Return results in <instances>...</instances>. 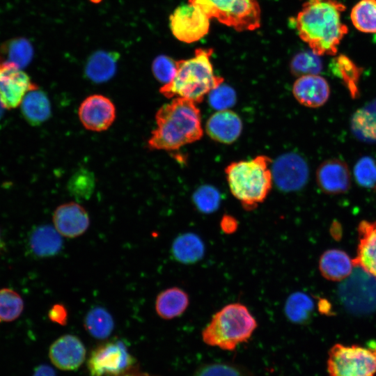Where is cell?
Segmentation results:
<instances>
[{
    "mask_svg": "<svg viewBox=\"0 0 376 376\" xmlns=\"http://www.w3.org/2000/svg\"><path fill=\"white\" fill-rule=\"evenodd\" d=\"M292 91L299 104L309 108L322 107L330 95L327 81L319 75L299 77L293 84Z\"/></svg>",
    "mask_w": 376,
    "mask_h": 376,
    "instance_id": "cell-17",
    "label": "cell"
},
{
    "mask_svg": "<svg viewBox=\"0 0 376 376\" xmlns=\"http://www.w3.org/2000/svg\"><path fill=\"white\" fill-rule=\"evenodd\" d=\"M272 159L266 155L234 162L225 169L233 196L246 210H253L267 197L273 185Z\"/></svg>",
    "mask_w": 376,
    "mask_h": 376,
    "instance_id": "cell-4",
    "label": "cell"
},
{
    "mask_svg": "<svg viewBox=\"0 0 376 376\" xmlns=\"http://www.w3.org/2000/svg\"><path fill=\"white\" fill-rule=\"evenodd\" d=\"M2 247H3V241H2L1 234H0V251H1Z\"/></svg>",
    "mask_w": 376,
    "mask_h": 376,
    "instance_id": "cell-47",
    "label": "cell"
},
{
    "mask_svg": "<svg viewBox=\"0 0 376 376\" xmlns=\"http://www.w3.org/2000/svg\"><path fill=\"white\" fill-rule=\"evenodd\" d=\"M207 95L210 105L217 111L230 109L236 102L235 91L224 83L212 90Z\"/></svg>",
    "mask_w": 376,
    "mask_h": 376,
    "instance_id": "cell-38",
    "label": "cell"
},
{
    "mask_svg": "<svg viewBox=\"0 0 376 376\" xmlns=\"http://www.w3.org/2000/svg\"><path fill=\"white\" fill-rule=\"evenodd\" d=\"M210 20L198 7L188 3L177 7L170 15V29L178 40L191 43L207 34Z\"/></svg>",
    "mask_w": 376,
    "mask_h": 376,
    "instance_id": "cell-10",
    "label": "cell"
},
{
    "mask_svg": "<svg viewBox=\"0 0 376 376\" xmlns=\"http://www.w3.org/2000/svg\"><path fill=\"white\" fill-rule=\"evenodd\" d=\"M314 306L313 299L307 294L295 292L287 298L284 313L291 322L304 324L311 318Z\"/></svg>",
    "mask_w": 376,
    "mask_h": 376,
    "instance_id": "cell-28",
    "label": "cell"
},
{
    "mask_svg": "<svg viewBox=\"0 0 376 376\" xmlns=\"http://www.w3.org/2000/svg\"><path fill=\"white\" fill-rule=\"evenodd\" d=\"M366 107L376 112V101L372 102L371 104H370V105L367 106Z\"/></svg>",
    "mask_w": 376,
    "mask_h": 376,
    "instance_id": "cell-45",
    "label": "cell"
},
{
    "mask_svg": "<svg viewBox=\"0 0 376 376\" xmlns=\"http://www.w3.org/2000/svg\"><path fill=\"white\" fill-rule=\"evenodd\" d=\"M333 73L340 78L352 99L360 95L359 83L363 69L348 56L340 54L336 57L331 64Z\"/></svg>",
    "mask_w": 376,
    "mask_h": 376,
    "instance_id": "cell-26",
    "label": "cell"
},
{
    "mask_svg": "<svg viewBox=\"0 0 376 376\" xmlns=\"http://www.w3.org/2000/svg\"><path fill=\"white\" fill-rule=\"evenodd\" d=\"M86 354L82 341L72 334L60 336L49 349L52 363L58 369L66 371L78 369L84 362Z\"/></svg>",
    "mask_w": 376,
    "mask_h": 376,
    "instance_id": "cell-14",
    "label": "cell"
},
{
    "mask_svg": "<svg viewBox=\"0 0 376 376\" xmlns=\"http://www.w3.org/2000/svg\"><path fill=\"white\" fill-rule=\"evenodd\" d=\"M192 376H255L248 368L233 363H206L198 367Z\"/></svg>",
    "mask_w": 376,
    "mask_h": 376,
    "instance_id": "cell-33",
    "label": "cell"
},
{
    "mask_svg": "<svg viewBox=\"0 0 376 376\" xmlns=\"http://www.w3.org/2000/svg\"><path fill=\"white\" fill-rule=\"evenodd\" d=\"M242 121L237 113L230 109L217 111L205 124L207 134L214 141L230 144L241 134Z\"/></svg>",
    "mask_w": 376,
    "mask_h": 376,
    "instance_id": "cell-18",
    "label": "cell"
},
{
    "mask_svg": "<svg viewBox=\"0 0 376 376\" xmlns=\"http://www.w3.org/2000/svg\"><path fill=\"white\" fill-rule=\"evenodd\" d=\"M136 359L123 341L107 340L96 346L87 359L90 376H119L132 369Z\"/></svg>",
    "mask_w": 376,
    "mask_h": 376,
    "instance_id": "cell-9",
    "label": "cell"
},
{
    "mask_svg": "<svg viewBox=\"0 0 376 376\" xmlns=\"http://www.w3.org/2000/svg\"><path fill=\"white\" fill-rule=\"evenodd\" d=\"M79 120L84 127L91 131L102 132L113 123L116 110L109 98L95 94L87 97L80 104L78 111Z\"/></svg>",
    "mask_w": 376,
    "mask_h": 376,
    "instance_id": "cell-13",
    "label": "cell"
},
{
    "mask_svg": "<svg viewBox=\"0 0 376 376\" xmlns=\"http://www.w3.org/2000/svg\"><path fill=\"white\" fill-rule=\"evenodd\" d=\"M351 130L359 139L376 143V112L367 107L354 112L351 119Z\"/></svg>",
    "mask_w": 376,
    "mask_h": 376,
    "instance_id": "cell-29",
    "label": "cell"
},
{
    "mask_svg": "<svg viewBox=\"0 0 376 376\" xmlns=\"http://www.w3.org/2000/svg\"><path fill=\"white\" fill-rule=\"evenodd\" d=\"M3 108H4V107L3 106V104H2V103H1V102L0 100V117H1V114H2Z\"/></svg>",
    "mask_w": 376,
    "mask_h": 376,
    "instance_id": "cell-46",
    "label": "cell"
},
{
    "mask_svg": "<svg viewBox=\"0 0 376 376\" xmlns=\"http://www.w3.org/2000/svg\"><path fill=\"white\" fill-rule=\"evenodd\" d=\"M351 20L361 32L376 33V0H361L351 10Z\"/></svg>",
    "mask_w": 376,
    "mask_h": 376,
    "instance_id": "cell-30",
    "label": "cell"
},
{
    "mask_svg": "<svg viewBox=\"0 0 376 376\" xmlns=\"http://www.w3.org/2000/svg\"><path fill=\"white\" fill-rule=\"evenodd\" d=\"M154 77L163 85L169 83L175 77L177 71V61L166 56H157L152 65Z\"/></svg>",
    "mask_w": 376,
    "mask_h": 376,
    "instance_id": "cell-39",
    "label": "cell"
},
{
    "mask_svg": "<svg viewBox=\"0 0 376 376\" xmlns=\"http://www.w3.org/2000/svg\"><path fill=\"white\" fill-rule=\"evenodd\" d=\"M202 239L194 233L178 235L172 242L171 253L174 259L182 264L190 265L201 260L205 254Z\"/></svg>",
    "mask_w": 376,
    "mask_h": 376,
    "instance_id": "cell-23",
    "label": "cell"
},
{
    "mask_svg": "<svg viewBox=\"0 0 376 376\" xmlns=\"http://www.w3.org/2000/svg\"><path fill=\"white\" fill-rule=\"evenodd\" d=\"M210 19L237 31H253L260 26L261 11L257 0H189Z\"/></svg>",
    "mask_w": 376,
    "mask_h": 376,
    "instance_id": "cell-6",
    "label": "cell"
},
{
    "mask_svg": "<svg viewBox=\"0 0 376 376\" xmlns=\"http://www.w3.org/2000/svg\"><path fill=\"white\" fill-rule=\"evenodd\" d=\"M344 4L337 0H307L293 19L299 38L318 56H334L347 33L341 22Z\"/></svg>",
    "mask_w": 376,
    "mask_h": 376,
    "instance_id": "cell-1",
    "label": "cell"
},
{
    "mask_svg": "<svg viewBox=\"0 0 376 376\" xmlns=\"http://www.w3.org/2000/svg\"><path fill=\"white\" fill-rule=\"evenodd\" d=\"M189 304V297L184 290L178 287H171L157 295L155 309L161 318L172 320L182 315Z\"/></svg>",
    "mask_w": 376,
    "mask_h": 376,
    "instance_id": "cell-21",
    "label": "cell"
},
{
    "mask_svg": "<svg viewBox=\"0 0 376 376\" xmlns=\"http://www.w3.org/2000/svg\"><path fill=\"white\" fill-rule=\"evenodd\" d=\"M5 51L8 61L15 63L21 69L26 66L33 57V47L26 39L18 38L11 40L6 45Z\"/></svg>",
    "mask_w": 376,
    "mask_h": 376,
    "instance_id": "cell-36",
    "label": "cell"
},
{
    "mask_svg": "<svg viewBox=\"0 0 376 376\" xmlns=\"http://www.w3.org/2000/svg\"><path fill=\"white\" fill-rule=\"evenodd\" d=\"M62 236L50 225H41L36 228L29 237V246L32 253L40 258L56 256L63 247Z\"/></svg>",
    "mask_w": 376,
    "mask_h": 376,
    "instance_id": "cell-22",
    "label": "cell"
},
{
    "mask_svg": "<svg viewBox=\"0 0 376 376\" xmlns=\"http://www.w3.org/2000/svg\"><path fill=\"white\" fill-rule=\"evenodd\" d=\"M353 259L343 251L329 249L324 251L319 260V269L322 276L327 280L342 281L354 269Z\"/></svg>",
    "mask_w": 376,
    "mask_h": 376,
    "instance_id": "cell-20",
    "label": "cell"
},
{
    "mask_svg": "<svg viewBox=\"0 0 376 376\" xmlns=\"http://www.w3.org/2000/svg\"><path fill=\"white\" fill-rule=\"evenodd\" d=\"M120 55L115 52L97 51L88 59L85 74L91 81L102 83L114 75Z\"/></svg>",
    "mask_w": 376,
    "mask_h": 376,
    "instance_id": "cell-24",
    "label": "cell"
},
{
    "mask_svg": "<svg viewBox=\"0 0 376 376\" xmlns=\"http://www.w3.org/2000/svg\"><path fill=\"white\" fill-rule=\"evenodd\" d=\"M354 177L360 186L376 189V162L369 156L361 157L354 167Z\"/></svg>",
    "mask_w": 376,
    "mask_h": 376,
    "instance_id": "cell-37",
    "label": "cell"
},
{
    "mask_svg": "<svg viewBox=\"0 0 376 376\" xmlns=\"http://www.w3.org/2000/svg\"><path fill=\"white\" fill-rule=\"evenodd\" d=\"M338 297L349 313L366 315L376 311V278L354 265L352 273L340 281Z\"/></svg>",
    "mask_w": 376,
    "mask_h": 376,
    "instance_id": "cell-8",
    "label": "cell"
},
{
    "mask_svg": "<svg viewBox=\"0 0 376 376\" xmlns=\"http://www.w3.org/2000/svg\"><path fill=\"white\" fill-rule=\"evenodd\" d=\"M24 309L22 297L10 288L0 289V321L11 322L19 317Z\"/></svg>",
    "mask_w": 376,
    "mask_h": 376,
    "instance_id": "cell-32",
    "label": "cell"
},
{
    "mask_svg": "<svg viewBox=\"0 0 376 376\" xmlns=\"http://www.w3.org/2000/svg\"><path fill=\"white\" fill-rule=\"evenodd\" d=\"M32 376H56V374L52 367L42 364L35 368Z\"/></svg>",
    "mask_w": 376,
    "mask_h": 376,
    "instance_id": "cell-42",
    "label": "cell"
},
{
    "mask_svg": "<svg viewBox=\"0 0 376 376\" xmlns=\"http://www.w3.org/2000/svg\"><path fill=\"white\" fill-rule=\"evenodd\" d=\"M87 332L93 338L102 340L107 338L114 329V321L111 313L104 307L91 308L84 319Z\"/></svg>",
    "mask_w": 376,
    "mask_h": 376,
    "instance_id": "cell-27",
    "label": "cell"
},
{
    "mask_svg": "<svg viewBox=\"0 0 376 376\" xmlns=\"http://www.w3.org/2000/svg\"><path fill=\"white\" fill-rule=\"evenodd\" d=\"M290 70L293 75L298 77L318 75L322 70V63L319 56L313 52H300L292 59Z\"/></svg>",
    "mask_w": 376,
    "mask_h": 376,
    "instance_id": "cell-34",
    "label": "cell"
},
{
    "mask_svg": "<svg viewBox=\"0 0 376 376\" xmlns=\"http://www.w3.org/2000/svg\"><path fill=\"white\" fill-rule=\"evenodd\" d=\"M212 53V49L198 48L193 57L177 61L175 77L159 92L169 99L182 97L201 103L212 90L224 83V78L214 72L210 61Z\"/></svg>",
    "mask_w": 376,
    "mask_h": 376,
    "instance_id": "cell-3",
    "label": "cell"
},
{
    "mask_svg": "<svg viewBox=\"0 0 376 376\" xmlns=\"http://www.w3.org/2000/svg\"><path fill=\"white\" fill-rule=\"evenodd\" d=\"M359 244L354 265L376 278V221L363 220L358 226Z\"/></svg>",
    "mask_w": 376,
    "mask_h": 376,
    "instance_id": "cell-19",
    "label": "cell"
},
{
    "mask_svg": "<svg viewBox=\"0 0 376 376\" xmlns=\"http://www.w3.org/2000/svg\"><path fill=\"white\" fill-rule=\"evenodd\" d=\"M220 227L224 233L232 234L237 230L238 222L234 217L224 214L220 221Z\"/></svg>",
    "mask_w": 376,
    "mask_h": 376,
    "instance_id": "cell-41",
    "label": "cell"
},
{
    "mask_svg": "<svg viewBox=\"0 0 376 376\" xmlns=\"http://www.w3.org/2000/svg\"><path fill=\"white\" fill-rule=\"evenodd\" d=\"M22 113L31 125H38L51 115V104L47 95L38 88L26 93L21 102Z\"/></svg>",
    "mask_w": 376,
    "mask_h": 376,
    "instance_id": "cell-25",
    "label": "cell"
},
{
    "mask_svg": "<svg viewBox=\"0 0 376 376\" xmlns=\"http://www.w3.org/2000/svg\"><path fill=\"white\" fill-rule=\"evenodd\" d=\"M36 88L20 68L0 55V100L4 108L17 107L26 93Z\"/></svg>",
    "mask_w": 376,
    "mask_h": 376,
    "instance_id": "cell-11",
    "label": "cell"
},
{
    "mask_svg": "<svg viewBox=\"0 0 376 376\" xmlns=\"http://www.w3.org/2000/svg\"><path fill=\"white\" fill-rule=\"evenodd\" d=\"M54 227L61 236L75 238L83 235L88 228L90 218L87 211L75 202L58 206L53 214Z\"/></svg>",
    "mask_w": 376,
    "mask_h": 376,
    "instance_id": "cell-15",
    "label": "cell"
},
{
    "mask_svg": "<svg viewBox=\"0 0 376 376\" xmlns=\"http://www.w3.org/2000/svg\"><path fill=\"white\" fill-rule=\"evenodd\" d=\"M95 188V178L92 172L86 169L77 171L70 178L68 189L77 201L90 198Z\"/></svg>",
    "mask_w": 376,
    "mask_h": 376,
    "instance_id": "cell-31",
    "label": "cell"
},
{
    "mask_svg": "<svg viewBox=\"0 0 376 376\" xmlns=\"http://www.w3.org/2000/svg\"><path fill=\"white\" fill-rule=\"evenodd\" d=\"M257 327V322L247 307L240 303L224 306L203 329V341L212 347L233 351L246 342Z\"/></svg>",
    "mask_w": 376,
    "mask_h": 376,
    "instance_id": "cell-5",
    "label": "cell"
},
{
    "mask_svg": "<svg viewBox=\"0 0 376 376\" xmlns=\"http://www.w3.org/2000/svg\"><path fill=\"white\" fill-rule=\"evenodd\" d=\"M48 318L52 322L65 326L68 320V309L62 304H55L49 310Z\"/></svg>",
    "mask_w": 376,
    "mask_h": 376,
    "instance_id": "cell-40",
    "label": "cell"
},
{
    "mask_svg": "<svg viewBox=\"0 0 376 376\" xmlns=\"http://www.w3.org/2000/svg\"><path fill=\"white\" fill-rule=\"evenodd\" d=\"M318 311L321 313L327 314L330 312L331 306L329 303L325 299H320L318 303Z\"/></svg>",
    "mask_w": 376,
    "mask_h": 376,
    "instance_id": "cell-43",
    "label": "cell"
},
{
    "mask_svg": "<svg viewBox=\"0 0 376 376\" xmlns=\"http://www.w3.org/2000/svg\"><path fill=\"white\" fill-rule=\"evenodd\" d=\"M320 189L327 194L347 191L351 186V175L347 164L339 159H329L320 164L316 171Z\"/></svg>",
    "mask_w": 376,
    "mask_h": 376,
    "instance_id": "cell-16",
    "label": "cell"
},
{
    "mask_svg": "<svg viewBox=\"0 0 376 376\" xmlns=\"http://www.w3.org/2000/svg\"><path fill=\"white\" fill-rule=\"evenodd\" d=\"M273 181L285 191L301 189L307 182L309 170L304 159L296 153L284 154L272 163Z\"/></svg>",
    "mask_w": 376,
    "mask_h": 376,
    "instance_id": "cell-12",
    "label": "cell"
},
{
    "mask_svg": "<svg viewBox=\"0 0 376 376\" xmlns=\"http://www.w3.org/2000/svg\"><path fill=\"white\" fill-rule=\"evenodd\" d=\"M119 376H150V375L146 373L139 372L133 368Z\"/></svg>",
    "mask_w": 376,
    "mask_h": 376,
    "instance_id": "cell-44",
    "label": "cell"
},
{
    "mask_svg": "<svg viewBox=\"0 0 376 376\" xmlns=\"http://www.w3.org/2000/svg\"><path fill=\"white\" fill-rule=\"evenodd\" d=\"M329 376H375L376 344L368 347L336 343L328 352Z\"/></svg>",
    "mask_w": 376,
    "mask_h": 376,
    "instance_id": "cell-7",
    "label": "cell"
},
{
    "mask_svg": "<svg viewBox=\"0 0 376 376\" xmlns=\"http://www.w3.org/2000/svg\"><path fill=\"white\" fill-rule=\"evenodd\" d=\"M192 201L199 212L210 214L219 207L221 196L216 188L205 185L201 186L194 192Z\"/></svg>",
    "mask_w": 376,
    "mask_h": 376,
    "instance_id": "cell-35",
    "label": "cell"
},
{
    "mask_svg": "<svg viewBox=\"0 0 376 376\" xmlns=\"http://www.w3.org/2000/svg\"><path fill=\"white\" fill-rule=\"evenodd\" d=\"M194 102L173 98L161 107L155 115L156 127L148 141L152 150H178L200 140L203 130L199 108Z\"/></svg>",
    "mask_w": 376,
    "mask_h": 376,
    "instance_id": "cell-2",
    "label": "cell"
}]
</instances>
